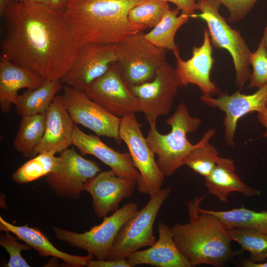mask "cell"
Returning a JSON list of instances; mask_svg holds the SVG:
<instances>
[{"instance_id":"cell-37","label":"cell","mask_w":267,"mask_h":267,"mask_svg":"<svg viewBox=\"0 0 267 267\" xmlns=\"http://www.w3.org/2000/svg\"><path fill=\"white\" fill-rule=\"evenodd\" d=\"M68 0H47V5L51 9L64 12Z\"/></svg>"},{"instance_id":"cell-21","label":"cell","mask_w":267,"mask_h":267,"mask_svg":"<svg viewBox=\"0 0 267 267\" xmlns=\"http://www.w3.org/2000/svg\"><path fill=\"white\" fill-rule=\"evenodd\" d=\"M46 81L38 74L17 65L5 55L0 58V107L4 113H8L12 104L16 103L22 89H34L42 86Z\"/></svg>"},{"instance_id":"cell-27","label":"cell","mask_w":267,"mask_h":267,"mask_svg":"<svg viewBox=\"0 0 267 267\" xmlns=\"http://www.w3.org/2000/svg\"><path fill=\"white\" fill-rule=\"evenodd\" d=\"M200 210L218 217L228 229L247 228L267 233V210L257 212L244 207L224 211Z\"/></svg>"},{"instance_id":"cell-16","label":"cell","mask_w":267,"mask_h":267,"mask_svg":"<svg viewBox=\"0 0 267 267\" xmlns=\"http://www.w3.org/2000/svg\"><path fill=\"white\" fill-rule=\"evenodd\" d=\"M200 100L206 105L218 108L225 113L223 120L224 138L228 146L233 147L239 119L251 112H259L267 107V85L251 94L236 91L231 95L221 94L217 98L202 95Z\"/></svg>"},{"instance_id":"cell-4","label":"cell","mask_w":267,"mask_h":267,"mask_svg":"<svg viewBox=\"0 0 267 267\" xmlns=\"http://www.w3.org/2000/svg\"><path fill=\"white\" fill-rule=\"evenodd\" d=\"M171 127L167 134H161L156 127L150 128L145 137L147 143L156 154L157 164L165 177H170L180 167L188 154L196 147L187 139V134L197 130L201 121L192 117L184 102L177 106L174 113L165 121Z\"/></svg>"},{"instance_id":"cell-18","label":"cell","mask_w":267,"mask_h":267,"mask_svg":"<svg viewBox=\"0 0 267 267\" xmlns=\"http://www.w3.org/2000/svg\"><path fill=\"white\" fill-rule=\"evenodd\" d=\"M45 121L44 136L34 149L32 158L45 151L59 153L72 145L75 123L61 95L57 94L54 97L46 111Z\"/></svg>"},{"instance_id":"cell-34","label":"cell","mask_w":267,"mask_h":267,"mask_svg":"<svg viewBox=\"0 0 267 267\" xmlns=\"http://www.w3.org/2000/svg\"><path fill=\"white\" fill-rule=\"evenodd\" d=\"M225 6L229 12L228 21L236 23L242 19L259 0H214Z\"/></svg>"},{"instance_id":"cell-43","label":"cell","mask_w":267,"mask_h":267,"mask_svg":"<svg viewBox=\"0 0 267 267\" xmlns=\"http://www.w3.org/2000/svg\"><path fill=\"white\" fill-rule=\"evenodd\" d=\"M266 106L267 107V103H266Z\"/></svg>"},{"instance_id":"cell-36","label":"cell","mask_w":267,"mask_h":267,"mask_svg":"<svg viewBox=\"0 0 267 267\" xmlns=\"http://www.w3.org/2000/svg\"><path fill=\"white\" fill-rule=\"evenodd\" d=\"M168 2L173 3L181 12L191 16L198 9L197 0H165Z\"/></svg>"},{"instance_id":"cell-5","label":"cell","mask_w":267,"mask_h":267,"mask_svg":"<svg viewBox=\"0 0 267 267\" xmlns=\"http://www.w3.org/2000/svg\"><path fill=\"white\" fill-rule=\"evenodd\" d=\"M221 4L214 0H198L200 14L192 18H200L208 26L212 45L224 48L231 54L236 72V85L242 89L251 75L249 69L250 49L240 32L232 29L219 12Z\"/></svg>"},{"instance_id":"cell-41","label":"cell","mask_w":267,"mask_h":267,"mask_svg":"<svg viewBox=\"0 0 267 267\" xmlns=\"http://www.w3.org/2000/svg\"><path fill=\"white\" fill-rule=\"evenodd\" d=\"M20 1L31 3L44 4L47 5V0H15L14 2Z\"/></svg>"},{"instance_id":"cell-13","label":"cell","mask_w":267,"mask_h":267,"mask_svg":"<svg viewBox=\"0 0 267 267\" xmlns=\"http://www.w3.org/2000/svg\"><path fill=\"white\" fill-rule=\"evenodd\" d=\"M63 90V103L75 124L83 126L98 136L120 139L121 118L108 112L84 91L67 85H64Z\"/></svg>"},{"instance_id":"cell-28","label":"cell","mask_w":267,"mask_h":267,"mask_svg":"<svg viewBox=\"0 0 267 267\" xmlns=\"http://www.w3.org/2000/svg\"><path fill=\"white\" fill-rule=\"evenodd\" d=\"M215 133L213 129L207 131L184 162V165L204 178L211 173L220 157L217 149L209 142Z\"/></svg>"},{"instance_id":"cell-12","label":"cell","mask_w":267,"mask_h":267,"mask_svg":"<svg viewBox=\"0 0 267 267\" xmlns=\"http://www.w3.org/2000/svg\"><path fill=\"white\" fill-rule=\"evenodd\" d=\"M84 91L108 112L120 118L140 112L137 98L121 77L117 62L112 63Z\"/></svg>"},{"instance_id":"cell-9","label":"cell","mask_w":267,"mask_h":267,"mask_svg":"<svg viewBox=\"0 0 267 267\" xmlns=\"http://www.w3.org/2000/svg\"><path fill=\"white\" fill-rule=\"evenodd\" d=\"M141 126L135 114L121 118L119 137L126 144L134 165L139 173L136 183L138 192L151 196L161 189L165 176L143 135Z\"/></svg>"},{"instance_id":"cell-25","label":"cell","mask_w":267,"mask_h":267,"mask_svg":"<svg viewBox=\"0 0 267 267\" xmlns=\"http://www.w3.org/2000/svg\"><path fill=\"white\" fill-rule=\"evenodd\" d=\"M177 8L168 9L160 22L153 29L144 34L145 39L159 47L170 50L174 54L179 52L175 43V36L178 29L187 22L190 15L182 13L178 15Z\"/></svg>"},{"instance_id":"cell-42","label":"cell","mask_w":267,"mask_h":267,"mask_svg":"<svg viewBox=\"0 0 267 267\" xmlns=\"http://www.w3.org/2000/svg\"><path fill=\"white\" fill-rule=\"evenodd\" d=\"M264 42L266 47L267 50V25L265 28V31H264V36L262 39Z\"/></svg>"},{"instance_id":"cell-19","label":"cell","mask_w":267,"mask_h":267,"mask_svg":"<svg viewBox=\"0 0 267 267\" xmlns=\"http://www.w3.org/2000/svg\"><path fill=\"white\" fill-rule=\"evenodd\" d=\"M72 145L82 155H92L109 167L117 176L138 179L140 175L134 167L129 153H120L105 144L98 136L89 134L75 125Z\"/></svg>"},{"instance_id":"cell-33","label":"cell","mask_w":267,"mask_h":267,"mask_svg":"<svg viewBox=\"0 0 267 267\" xmlns=\"http://www.w3.org/2000/svg\"><path fill=\"white\" fill-rule=\"evenodd\" d=\"M0 233V245L8 253L9 259L5 265L6 267H29L30 266L21 255L22 251H29L31 247L27 244L18 242L9 232Z\"/></svg>"},{"instance_id":"cell-15","label":"cell","mask_w":267,"mask_h":267,"mask_svg":"<svg viewBox=\"0 0 267 267\" xmlns=\"http://www.w3.org/2000/svg\"><path fill=\"white\" fill-rule=\"evenodd\" d=\"M208 30L204 29L203 43L199 47L194 46L192 57L183 60L178 52L176 58L175 75L179 87L189 84L197 86L203 95L213 96L221 94V89L211 80L210 74L214 59L213 48Z\"/></svg>"},{"instance_id":"cell-35","label":"cell","mask_w":267,"mask_h":267,"mask_svg":"<svg viewBox=\"0 0 267 267\" xmlns=\"http://www.w3.org/2000/svg\"><path fill=\"white\" fill-rule=\"evenodd\" d=\"M86 267H131L126 258L104 261H89Z\"/></svg>"},{"instance_id":"cell-29","label":"cell","mask_w":267,"mask_h":267,"mask_svg":"<svg viewBox=\"0 0 267 267\" xmlns=\"http://www.w3.org/2000/svg\"><path fill=\"white\" fill-rule=\"evenodd\" d=\"M50 152H42L20 166L12 174L17 183H27L45 176L59 164L61 158Z\"/></svg>"},{"instance_id":"cell-31","label":"cell","mask_w":267,"mask_h":267,"mask_svg":"<svg viewBox=\"0 0 267 267\" xmlns=\"http://www.w3.org/2000/svg\"><path fill=\"white\" fill-rule=\"evenodd\" d=\"M170 9L165 0H146L133 7L130 11V20L148 28H154Z\"/></svg>"},{"instance_id":"cell-17","label":"cell","mask_w":267,"mask_h":267,"mask_svg":"<svg viewBox=\"0 0 267 267\" xmlns=\"http://www.w3.org/2000/svg\"><path fill=\"white\" fill-rule=\"evenodd\" d=\"M137 181L135 178L119 177L111 170L100 171L85 189L91 196L94 214L103 219L115 212L123 199L132 196Z\"/></svg>"},{"instance_id":"cell-3","label":"cell","mask_w":267,"mask_h":267,"mask_svg":"<svg viewBox=\"0 0 267 267\" xmlns=\"http://www.w3.org/2000/svg\"><path fill=\"white\" fill-rule=\"evenodd\" d=\"M207 195L188 200V222L176 223L171 231L177 247L191 267L205 264L220 267L232 259L236 252L231 247L232 240L222 222L200 210Z\"/></svg>"},{"instance_id":"cell-38","label":"cell","mask_w":267,"mask_h":267,"mask_svg":"<svg viewBox=\"0 0 267 267\" xmlns=\"http://www.w3.org/2000/svg\"><path fill=\"white\" fill-rule=\"evenodd\" d=\"M257 117L260 123L266 128V131L263 137H267V107L258 112Z\"/></svg>"},{"instance_id":"cell-8","label":"cell","mask_w":267,"mask_h":267,"mask_svg":"<svg viewBox=\"0 0 267 267\" xmlns=\"http://www.w3.org/2000/svg\"><path fill=\"white\" fill-rule=\"evenodd\" d=\"M171 190V187L161 189L150 196L147 204L127 221L120 230L107 260L126 258L140 248L150 247L156 243L154 223Z\"/></svg>"},{"instance_id":"cell-20","label":"cell","mask_w":267,"mask_h":267,"mask_svg":"<svg viewBox=\"0 0 267 267\" xmlns=\"http://www.w3.org/2000/svg\"><path fill=\"white\" fill-rule=\"evenodd\" d=\"M159 238L149 248L136 250L126 258L131 267L148 265L156 267H191L177 247L171 228L160 222L157 227Z\"/></svg>"},{"instance_id":"cell-10","label":"cell","mask_w":267,"mask_h":267,"mask_svg":"<svg viewBox=\"0 0 267 267\" xmlns=\"http://www.w3.org/2000/svg\"><path fill=\"white\" fill-rule=\"evenodd\" d=\"M129 87L137 98L140 111L150 128L156 127L159 116L169 114L179 88L175 68L167 61L157 69L152 81Z\"/></svg>"},{"instance_id":"cell-23","label":"cell","mask_w":267,"mask_h":267,"mask_svg":"<svg viewBox=\"0 0 267 267\" xmlns=\"http://www.w3.org/2000/svg\"><path fill=\"white\" fill-rule=\"evenodd\" d=\"M235 170L233 160L220 157L211 173L204 178L208 192L224 203H227L228 195L232 192H239L248 197L261 194L260 190L243 182Z\"/></svg>"},{"instance_id":"cell-40","label":"cell","mask_w":267,"mask_h":267,"mask_svg":"<svg viewBox=\"0 0 267 267\" xmlns=\"http://www.w3.org/2000/svg\"><path fill=\"white\" fill-rule=\"evenodd\" d=\"M15 1V0H0V16L2 17L8 7Z\"/></svg>"},{"instance_id":"cell-2","label":"cell","mask_w":267,"mask_h":267,"mask_svg":"<svg viewBox=\"0 0 267 267\" xmlns=\"http://www.w3.org/2000/svg\"><path fill=\"white\" fill-rule=\"evenodd\" d=\"M146 0H68L64 14L78 46L116 44L147 28L133 23L130 10Z\"/></svg>"},{"instance_id":"cell-22","label":"cell","mask_w":267,"mask_h":267,"mask_svg":"<svg viewBox=\"0 0 267 267\" xmlns=\"http://www.w3.org/2000/svg\"><path fill=\"white\" fill-rule=\"evenodd\" d=\"M0 230L9 232L18 239L24 241L33 248L42 257H52L62 260L67 267H83L94 256L89 253L87 256H77L70 254L56 248L47 237L39 228L30 227L28 224L16 225L0 216Z\"/></svg>"},{"instance_id":"cell-39","label":"cell","mask_w":267,"mask_h":267,"mask_svg":"<svg viewBox=\"0 0 267 267\" xmlns=\"http://www.w3.org/2000/svg\"><path fill=\"white\" fill-rule=\"evenodd\" d=\"M243 265L245 267H267V261L255 262L251 260H248L244 261Z\"/></svg>"},{"instance_id":"cell-11","label":"cell","mask_w":267,"mask_h":267,"mask_svg":"<svg viewBox=\"0 0 267 267\" xmlns=\"http://www.w3.org/2000/svg\"><path fill=\"white\" fill-rule=\"evenodd\" d=\"M59 156L58 166L45 176L46 184L60 197L78 199L87 183L100 172L99 166L84 158L73 147L61 151Z\"/></svg>"},{"instance_id":"cell-26","label":"cell","mask_w":267,"mask_h":267,"mask_svg":"<svg viewBox=\"0 0 267 267\" xmlns=\"http://www.w3.org/2000/svg\"><path fill=\"white\" fill-rule=\"evenodd\" d=\"M45 113L21 116L19 129L13 140V147L25 157L31 158L41 141L45 129Z\"/></svg>"},{"instance_id":"cell-24","label":"cell","mask_w":267,"mask_h":267,"mask_svg":"<svg viewBox=\"0 0 267 267\" xmlns=\"http://www.w3.org/2000/svg\"><path fill=\"white\" fill-rule=\"evenodd\" d=\"M64 87L60 80L46 81L37 89H27L18 95L15 104L16 113L21 116L45 113Z\"/></svg>"},{"instance_id":"cell-14","label":"cell","mask_w":267,"mask_h":267,"mask_svg":"<svg viewBox=\"0 0 267 267\" xmlns=\"http://www.w3.org/2000/svg\"><path fill=\"white\" fill-rule=\"evenodd\" d=\"M117 61V44L83 45L72 67L60 81L64 85L84 91Z\"/></svg>"},{"instance_id":"cell-32","label":"cell","mask_w":267,"mask_h":267,"mask_svg":"<svg viewBox=\"0 0 267 267\" xmlns=\"http://www.w3.org/2000/svg\"><path fill=\"white\" fill-rule=\"evenodd\" d=\"M249 63L253 68L249 88H261L267 85V50L262 39L257 50L251 52Z\"/></svg>"},{"instance_id":"cell-7","label":"cell","mask_w":267,"mask_h":267,"mask_svg":"<svg viewBox=\"0 0 267 267\" xmlns=\"http://www.w3.org/2000/svg\"><path fill=\"white\" fill-rule=\"evenodd\" d=\"M137 210L136 203H128L104 218L100 224L82 233L56 226L53 229L57 239L71 247L87 251L97 260L104 261L108 259L120 230Z\"/></svg>"},{"instance_id":"cell-6","label":"cell","mask_w":267,"mask_h":267,"mask_svg":"<svg viewBox=\"0 0 267 267\" xmlns=\"http://www.w3.org/2000/svg\"><path fill=\"white\" fill-rule=\"evenodd\" d=\"M117 45V63L128 86L152 81L157 69L166 61L167 50L149 42L142 32L128 37Z\"/></svg>"},{"instance_id":"cell-1","label":"cell","mask_w":267,"mask_h":267,"mask_svg":"<svg viewBox=\"0 0 267 267\" xmlns=\"http://www.w3.org/2000/svg\"><path fill=\"white\" fill-rule=\"evenodd\" d=\"M1 54L46 81L60 80L71 68L79 47L64 12L47 5L16 1L3 16Z\"/></svg>"},{"instance_id":"cell-30","label":"cell","mask_w":267,"mask_h":267,"mask_svg":"<svg viewBox=\"0 0 267 267\" xmlns=\"http://www.w3.org/2000/svg\"><path fill=\"white\" fill-rule=\"evenodd\" d=\"M228 231L232 240L240 245L241 251L250 253V260L267 261V233L247 228H233Z\"/></svg>"}]
</instances>
